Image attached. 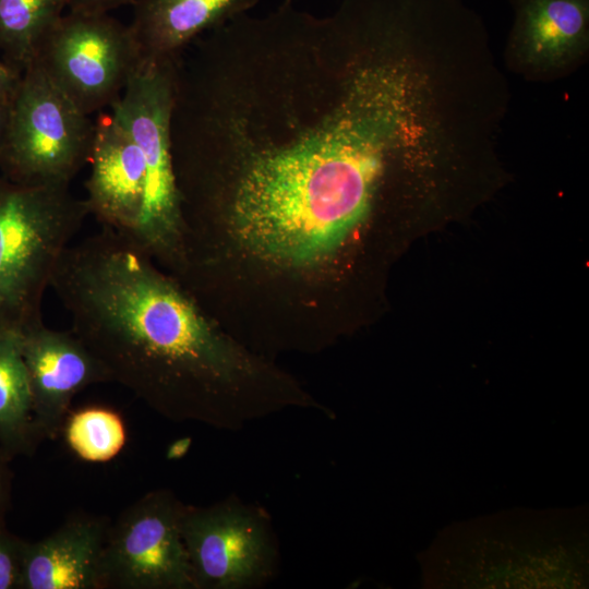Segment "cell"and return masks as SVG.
<instances>
[{"label":"cell","mask_w":589,"mask_h":589,"mask_svg":"<svg viewBox=\"0 0 589 589\" xmlns=\"http://www.w3.org/2000/svg\"><path fill=\"white\" fill-rule=\"evenodd\" d=\"M39 442L20 336L0 332V449L12 460L32 455Z\"/></svg>","instance_id":"13"},{"label":"cell","mask_w":589,"mask_h":589,"mask_svg":"<svg viewBox=\"0 0 589 589\" xmlns=\"http://www.w3.org/2000/svg\"><path fill=\"white\" fill-rule=\"evenodd\" d=\"M65 11V0H0V57L23 73Z\"/></svg>","instance_id":"14"},{"label":"cell","mask_w":589,"mask_h":589,"mask_svg":"<svg viewBox=\"0 0 589 589\" xmlns=\"http://www.w3.org/2000/svg\"><path fill=\"white\" fill-rule=\"evenodd\" d=\"M10 460L0 449V521H4L11 498V472L8 467Z\"/></svg>","instance_id":"19"},{"label":"cell","mask_w":589,"mask_h":589,"mask_svg":"<svg viewBox=\"0 0 589 589\" xmlns=\"http://www.w3.org/2000/svg\"><path fill=\"white\" fill-rule=\"evenodd\" d=\"M95 121L38 61L22 73L0 143L1 177L27 187H69L88 163Z\"/></svg>","instance_id":"3"},{"label":"cell","mask_w":589,"mask_h":589,"mask_svg":"<svg viewBox=\"0 0 589 589\" xmlns=\"http://www.w3.org/2000/svg\"><path fill=\"white\" fill-rule=\"evenodd\" d=\"M20 348L40 441L62 432L71 400L80 390L111 382L100 361L71 329L57 330L41 323L20 336Z\"/></svg>","instance_id":"9"},{"label":"cell","mask_w":589,"mask_h":589,"mask_svg":"<svg viewBox=\"0 0 589 589\" xmlns=\"http://www.w3.org/2000/svg\"><path fill=\"white\" fill-rule=\"evenodd\" d=\"M134 0H65L67 11L83 13H110L124 5H131Z\"/></svg>","instance_id":"17"},{"label":"cell","mask_w":589,"mask_h":589,"mask_svg":"<svg viewBox=\"0 0 589 589\" xmlns=\"http://www.w3.org/2000/svg\"><path fill=\"white\" fill-rule=\"evenodd\" d=\"M35 60L91 116L120 97L141 57L129 26L109 13L65 11Z\"/></svg>","instance_id":"5"},{"label":"cell","mask_w":589,"mask_h":589,"mask_svg":"<svg viewBox=\"0 0 589 589\" xmlns=\"http://www.w3.org/2000/svg\"><path fill=\"white\" fill-rule=\"evenodd\" d=\"M25 543L0 521V589H20Z\"/></svg>","instance_id":"16"},{"label":"cell","mask_w":589,"mask_h":589,"mask_svg":"<svg viewBox=\"0 0 589 589\" xmlns=\"http://www.w3.org/2000/svg\"><path fill=\"white\" fill-rule=\"evenodd\" d=\"M175 59H141L109 108L139 145L146 164L145 202L130 236L153 259L180 267L182 220L170 143Z\"/></svg>","instance_id":"4"},{"label":"cell","mask_w":589,"mask_h":589,"mask_svg":"<svg viewBox=\"0 0 589 589\" xmlns=\"http://www.w3.org/2000/svg\"><path fill=\"white\" fill-rule=\"evenodd\" d=\"M130 235L106 226L72 242L50 288L71 330L127 387L175 422L242 430L284 408L256 389L263 366L231 347Z\"/></svg>","instance_id":"1"},{"label":"cell","mask_w":589,"mask_h":589,"mask_svg":"<svg viewBox=\"0 0 589 589\" xmlns=\"http://www.w3.org/2000/svg\"><path fill=\"white\" fill-rule=\"evenodd\" d=\"M62 431L71 450L89 462L112 459L127 440L120 416L103 407H88L72 413L65 419Z\"/></svg>","instance_id":"15"},{"label":"cell","mask_w":589,"mask_h":589,"mask_svg":"<svg viewBox=\"0 0 589 589\" xmlns=\"http://www.w3.org/2000/svg\"><path fill=\"white\" fill-rule=\"evenodd\" d=\"M12 99V98H11ZM11 99L0 98V143L3 139L8 123Z\"/></svg>","instance_id":"20"},{"label":"cell","mask_w":589,"mask_h":589,"mask_svg":"<svg viewBox=\"0 0 589 589\" xmlns=\"http://www.w3.org/2000/svg\"><path fill=\"white\" fill-rule=\"evenodd\" d=\"M89 215L69 187H27L0 177V332L44 323L55 268Z\"/></svg>","instance_id":"2"},{"label":"cell","mask_w":589,"mask_h":589,"mask_svg":"<svg viewBox=\"0 0 589 589\" xmlns=\"http://www.w3.org/2000/svg\"><path fill=\"white\" fill-rule=\"evenodd\" d=\"M182 537L195 589H245L274 574L277 546L261 508L227 500L185 507Z\"/></svg>","instance_id":"7"},{"label":"cell","mask_w":589,"mask_h":589,"mask_svg":"<svg viewBox=\"0 0 589 589\" xmlns=\"http://www.w3.org/2000/svg\"><path fill=\"white\" fill-rule=\"evenodd\" d=\"M95 121L85 183L89 215L101 226L132 235L145 202L146 164L143 153L112 112Z\"/></svg>","instance_id":"10"},{"label":"cell","mask_w":589,"mask_h":589,"mask_svg":"<svg viewBox=\"0 0 589 589\" xmlns=\"http://www.w3.org/2000/svg\"><path fill=\"white\" fill-rule=\"evenodd\" d=\"M505 67L528 81L569 75L589 52V0H510Z\"/></svg>","instance_id":"8"},{"label":"cell","mask_w":589,"mask_h":589,"mask_svg":"<svg viewBox=\"0 0 589 589\" xmlns=\"http://www.w3.org/2000/svg\"><path fill=\"white\" fill-rule=\"evenodd\" d=\"M22 72L0 57V98L11 99L20 83Z\"/></svg>","instance_id":"18"},{"label":"cell","mask_w":589,"mask_h":589,"mask_svg":"<svg viewBox=\"0 0 589 589\" xmlns=\"http://www.w3.org/2000/svg\"><path fill=\"white\" fill-rule=\"evenodd\" d=\"M185 507L169 490H155L109 524L99 589H195L182 537Z\"/></svg>","instance_id":"6"},{"label":"cell","mask_w":589,"mask_h":589,"mask_svg":"<svg viewBox=\"0 0 589 589\" xmlns=\"http://www.w3.org/2000/svg\"><path fill=\"white\" fill-rule=\"evenodd\" d=\"M259 0H134L128 24L141 59H172Z\"/></svg>","instance_id":"12"},{"label":"cell","mask_w":589,"mask_h":589,"mask_svg":"<svg viewBox=\"0 0 589 589\" xmlns=\"http://www.w3.org/2000/svg\"><path fill=\"white\" fill-rule=\"evenodd\" d=\"M109 521L71 515L47 537L26 541L20 589H99V564Z\"/></svg>","instance_id":"11"},{"label":"cell","mask_w":589,"mask_h":589,"mask_svg":"<svg viewBox=\"0 0 589 589\" xmlns=\"http://www.w3.org/2000/svg\"><path fill=\"white\" fill-rule=\"evenodd\" d=\"M283 2H286V3H291L292 0H283Z\"/></svg>","instance_id":"21"}]
</instances>
